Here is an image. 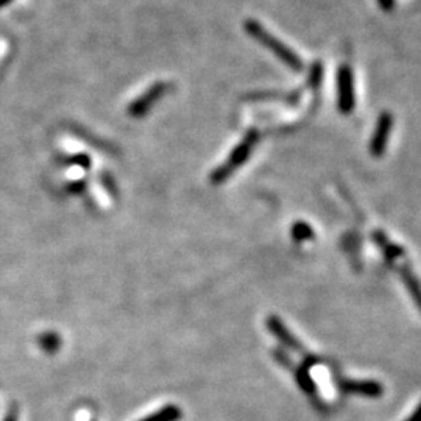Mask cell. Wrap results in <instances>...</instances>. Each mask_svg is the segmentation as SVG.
<instances>
[{"label": "cell", "instance_id": "obj_1", "mask_svg": "<svg viewBox=\"0 0 421 421\" xmlns=\"http://www.w3.org/2000/svg\"><path fill=\"white\" fill-rule=\"evenodd\" d=\"M247 32L252 35L254 39H258V41L264 45V47L270 49L273 53H275L278 58L282 60L286 64L290 67V69L293 71H301L303 69V62L298 58V55L292 52L289 47H286L281 41H278V39L270 35L269 32L265 30V28L258 24L256 21H248L247 24Z\"/></svg>", "mask_w": 421, "mask_h": 421}, {"label": "cell", "instance_id": "obj_2", "mask_svg": "<svg viewBox=\"0 0 421 421\" xmlns=\"http://www.w3.org/2000/svg\"><path fill=\"white\" fill-rule=\"evenodd\" d=\"M258 139H259L258 132H250L245 136V139H243L241 144H239L236 149L232 150L230 158L226 159V161L221 164V166L217 170H215L213 175H210V180H213V183L214 184L224 183V181L228 178V176L232 172H236L237 167H241L242 164L247 161L248 156L252 155V152H253Z\"/></svg>", "mask_w": 421, "mask_h": 421}, {"label": "cell", "instance_id": "obj_3", "mask_svg": "<svg viewBox=\"0 0 421 421\" xmlns=\"http://www.w3.org/2000/svg\"><path fill=\"white\" fill-rule=\"evenodd\" d=\"M337 94H339V110L344 115H350L354 110V82L350 66H342L337 75Z\"/></svg>", "mask_w": 421, "mask_h": 421}, {"label": "cell", "instance_id": "obj_4", "mask_svg": "<svg viewBox=\"0 0 421 421\" xmlns=\"http://www.w3.org/2000/svg\"><path fill=\"white\" fill-rule=\"evenodd\" d=\"M392 127H394V117L389 112H383L378 119L376 128H374V133L372 136V142H370V152H372L374 158H381L384 155Z\"/></svg>", "mask_w": 421, "mask_h": 421}, {"label": "cell", "instance_id": "obj_5", "mask_svg": "<svg viewBox=\"0 0 421 421\" xmlns=\"http://www.w3.org/2000/svg\"><path fill=\"white\" fill-rule=\"evenodd\" d=\"M340 389L350 395H361L367 398H379L384 392V387L376 381L345 379L340 383Z\"/></svg>", "mask_w": 421, "mask_h": 421}, {"label": "cell", "instance_id": "obj_6", "mask_svg": "<svg viewBox=\"0 0 421 421\" xmlns=\"http://www.w3.org/2000/svg\"><path fill=\"white\" fill-rule=\"evenodd\" d=\"M267 328H269V331L275 335V337L280 340L282 345H286L287 348L293 350V351H301L303 350V346H301L300 340L295 337V335L289 331L287 326L284 325V323L280 320V318L272 315L267 318Z\"/></svg>", "mask_w": 421, "mask_h": 421}, {"label": "cell", "instance_id": "obj_7", "mask_svg": "<svg viewBox=\"0 0 421 421\" xmlns=\"http://www.w3.org/2000/svg\"><path fill=\"white\" fill-rule=\"evenodd\" d=\"M401 278L404 284H406V287L409 289V292H411V297L413 298L415 304L418 306V309L421 312V284L417 280V276L413 275V272L409 269V267H402Z\"/></svg>", "mask_w": 421, "mask_h": 421}, {"label": "cell", "instance_id": "obj_8", "mask_svg": "<svg viewBox=\"0 0 421 421\" xmlns=\"http://www.w3.org/2000/svg\"><path fill=\"white\" fill-rule=\"evenodd\" d=\"M373 239H374V241H376L378 245L383 248V252L385 253L387 258L396 259V258H401V256H402V248L395 245V243H392L389 239L385 237V234H383V232H381V231L374 232Z\"/></svg>", "mask_w": 421, "mask_h": 421}, {"label": "cell", "instance_id": "obj_9", "mask_svg": "<svg viewBox=\"0 0 421 421\" xmlns=\"http://www.w3.org/2000/svg\"><path fill=\"white\" fill-rule=\"evenodd\" d=\"M292 237L298 242H304L314 237V231H312L311 226L304 224V221H298V224L292 226Z\"/></svg>", "mask_w": 421, "mask_h": 421}, {"label": "cell", "instance_id": "obj_10", "mask_svg": "<svg viewBox=\"0 0 421 421\" xmlns=\"http://www.w3.org/2000/svg\"><path fill=\"white\" fill-rule=\"evenodd\" d=\"M295 374H297V381H298L301 389H303L306 394L314 395L315 394V384H314V381H312L309 372H307L306 368H298L297 373H295Z\"/></svg>", "mask_w": 421, "mask_h": 421}, {"label": "cell", "instance_id": "obj_11", "mask_svg": "<svg viewBox=\"0 0 421 421\" xmlns=\"http://www.w3.org/2000/svg\"><path fill=\"white\" fill-rule=\"evenodd\" d=\"M406 421H421V402H420V406L415 409L411 417H409Z\"/></svg>", "mask_w": 421, "mask_h": 421}, {"label": "cell", "instance_id": "obj_12", "mask_svg": "<svg viewBox=\"0 0 421 421\" xmlns=\"http://www.w3.org/2000/svg\"><path fill=\"white\" fill-rule=\"evenodd\" d=\"M394 2L395 0H379V3L383 5L384 10H392V7H394Z\"/></svg>", "mask_w": 421, "mask_h": 421}]
</instances>
